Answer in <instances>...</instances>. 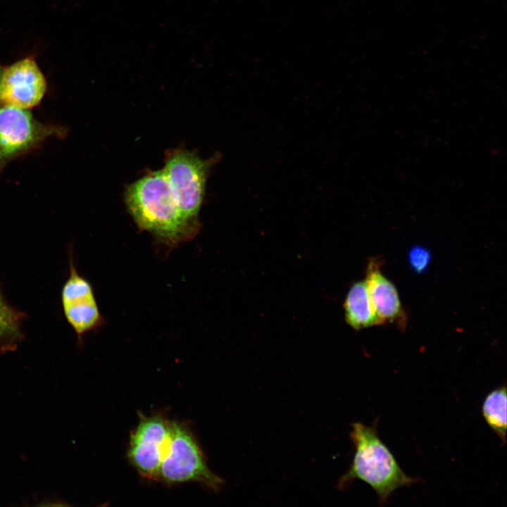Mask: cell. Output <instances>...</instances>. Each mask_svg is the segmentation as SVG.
I'll return each mask as SVG.
<instances>
[{
    "instance_id": "1",
    "label": "cell",
    "mask_w": 507,
    "mask_h": 507,
    "mask_svg": "<svg viewBox=\"0 0 507 507\" xmlns=\"http://www.w3.org/2000/svg\"><path fill=\"white\" fill-rule=\"evenodd\" d=\"M125 201L140 230L168 244L191 239L199 230V223L182 212L163 170L150 172L130 184Z\"/></svg>"
},
{
    "instance_id": "2",
    "label": "cell",
    "mask_w": 507,
    "mask_h": 507,
    "mask_svg": "<svg viewBox=\"0 0 507 507\" xmlns=\"http://www.w3.org/2000/svg\"><path fill=\"white\" fill-rule=\"evenodd\" d=\"M350 437L354 454L349 470L339 480V489L348 487L354 480L363 481L375 492L379 503L384 505L398 488L418 482L403 472L381 440L376 423L370 426L353 423Z\"/></svg>"
},
{
    "instance_id": "3",
    "label": "cell",
    "mask_w": 507,
    "mask_h": 507,
    "mask_svg": "<svg viewBox=\"0 0 507 507\" xmlns=\"http://www.w3.org/2000/svg\"><path fill=\"white\" fill-rule=\"evenodd\" d=\"M158 478L168 483L196 481L218 490L222 480L208 467L195 438L184 425L171 423Z\"/></svg>"
},
{
    "instance_id": "4",
    "label": "cell",
    "mask_w": 507,
    "mask_h": 507,
    "mask_svg": "<svg viewBox=\"0 0 507 507\" xmlns=\"http://www.w3.org/2000/svg\"><path fill=\"white\" fill-rule=\"evenodd\" d=\"M215 158L204 160L196 153L183 149H173L166 154L162 170L182 212L194 223H199L206 180Z\"/></svg>"
},
{
    "instance_id": "5",
    "label": "cell",
    "mask_w": 507,
    "mask_h": 507,
    "mask_svg": "<svg viewBox=\"0 0 507 507\" xmlns=\"http://www.w3.org/2000/svg\"><path fill=\"white\" fill-rule=\"evenodd\" d=\"M61 127L38 121L29 109L0 107V148L8 161L38 146L51 136H62Z\"/></svg>"
},
{
    "instance_id": "6",
    "label": "cell",
    "mask_w": 507,
    "mask_h": 507,
    "mask_svg": "<svg viewBox=\"0 0 507 507\" xmlns=\"http://www.w3.org/2000/svg\"><path fill=\"white\" fill-rule=\"evenodd\" d=\"M46 78L32 57H26L3 69L0 105L29 109L37 106L46 91Z\"/></svg>"
},
{
    "instance_id": "7",
    "label": "cell",
    "mask_w": 507,
    "mask_h": 507,
    "mask_svg": "<svg viewBox=\"0 0 507 507\" xmlns=\"http://www.w3.org/2000/svg\"><path fill=\"white\" fill-rule=\"evenodd\" d=\"M171 423L159 415L143 417L131 436L128 457L144 477H158Z\"/></svg>"
},
{
    "instance_id": "8",
    "label": "cell",
    "mask_w": 507,
    "mask_h": 507,
    "mask_svg": "<svg viewBox=\"0 0 507 507\" xmlns=\"http://www.w3.org/2000/svg\"><path fill=\"white\" fill-rule=\"evenodd\" d=\"M65 317L78 335L96 328L102 322L92 287L70 265V277L62 290Z\"/></svg>"
},
{
    "instance_id": "9",
    "label": "cell",
    "mask_w": 507,
    "mask_h": 507,
    "mask_svg": "<svg viewBox=\"0 0 507 507\" xmlns=\"http://www.w3.org/2000/svg\"><path fill=\"white\" fill-rule=\"evenodd\" d=\"M382 261L370 259L365 280L372 305L381 325L394 324L400 330L406 325V315L396 287L381 271Z\"/></svg>"
},
{
    "instance_id": "10",
    "label": "cell",
    "mask_w": 507,
    "mask_h": 507,
    "mask_svg": "<svg viewBox=\"0 0 507 507\" xmlns=\"http://www.w3.org/2000/svg\"><path fill=\"white\" fill-rule=\"evenodd\" d=\"M346 320L355 330L381 325L375 313L365 280L353 284L344 303Z\"/></svg>"
},
{
    "instance_id": "11",
    "label": "cell",
    "mask_w": 507,
    "mask_h": 507,
    "mask_svg": "<svg viewBox=\"0 0 507 507\" xmlns=\"http://www.w3.org/2000/svg\"><path fill=\"white\" fill-rule=\"evenodd\" d=\"M506 387H498L490 392L482 405V414L487 425L506 443Z\"/></svg>"
},
{
    "instance_id": "12",
    "label": "cell",
    "mask_w": 507,
    "mask_h": 507,
    "mask_svg": "<svg viewBox=\"0 0 507 507\" xmlns=\"http://www.w3.org/2000/svg\"><path fill=\"white\" fill-rule=\"evenodd\" d=\"M20 318L0 294V351L12 349L20 338Z\"/></svg>"
},
{
    "instance_id": "13",
    "label": "cell",
    "mask_w": 507,
    "mask_h": 507,
    "mask_svg": "<svg viewBox=\"0 0 507 507\" xmlns=\"http://www.w3.org/2000/svg\"><path fill=\"white\" fill-rule=\"evenodd\" d=\"M408 258L411 268L420 274L427 269L431 261V254L427 248L415 246L410 249Z\"/></svg>"
},
{
    "instance_id": "14",
    "label": "cell",
    "mask_w": 507,
    "mask_h": 507,
    "mask_svg": "<svg viewBox=\"0 0 507 507\" xmlns=\"http://www.w3.org/2000/svg\"><path fill=\"white\" fill-rule=\"evenodd\" d=\"M6 162H7V161L4 158V156L2 154V151L1 150V148H0V171L3 168V167L4 166V165L6 164Z\"/></svg>"
},
{
    "instance_id": "15",
    "label": "cell",
    "mask_w": 507,
    "mask_h": 507,
    "mask_svg": "<svg viewBox=\"0 0 507 507\" xmlns=\"http://www.w3.org/2000/svg\"><path fill=\"white\" fill-rule=\"evenodd\" d=\"M3 69H4V68L0 65V79H1V73H2Z\"/></svg>"
}]
</instances>
